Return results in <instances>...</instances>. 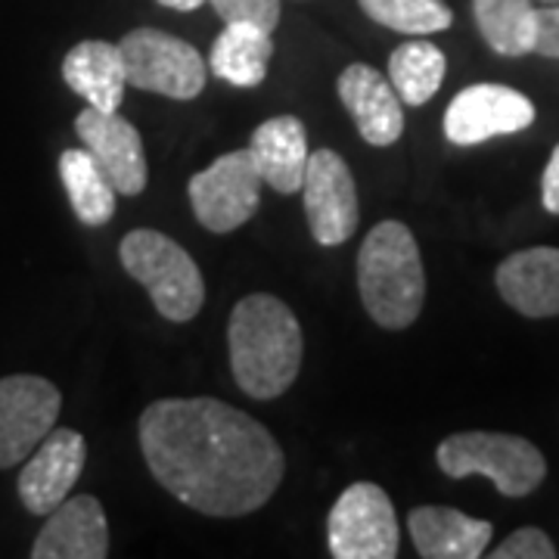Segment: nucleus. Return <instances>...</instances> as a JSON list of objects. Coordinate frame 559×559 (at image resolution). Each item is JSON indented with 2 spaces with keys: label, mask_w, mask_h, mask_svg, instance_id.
<instances>
[{
  "label": "nucleus",
  "mask_w": 559,
  "mask_h": 559,
  "mask_svg": "<svg viewBox=\"0 0 559 559\" xmlns=\"http://www.w3.org/2000/svg\"><path fill=\"white\" fill-rule=\"evenodd\" d=\"M140 448L153 479L205 516L255 513L286 473L277 439L259 419L215 399L150 404Z\"/></svg>",
  "instance_id": "obj_1"
},
{
  "label": "nucleus",
  "mask_w": 559,
  "mask_h": 559,
  "mask_svg": "<svg viewBox=\"0 0 559 559\" xmlns=\"http://www.w3.org/2000/svg\"><path fill=\"white\" fill-rule=\"evenodd\" d=\"M360 10L401 35H436L451 28L454 13L444 0H358Z\"/></svg>",
  "instance_id": "obj_24"
},
{
  "label": "nucleus",
  "mask_w": 559,
  "mask_h": 559,
  "mask_svg": "<svg viewBox=\"0 0 559 559\" xmlns=\"http://www.w3.org/2000/svg\"><path fill=\"white\" fill-rule=\"evenodd\" d=\"M224 22H249L274 32L280 22V0H205Z\"/></svg>",
  "instance_id": "obj_25"
},
{
  "label": "nucleus",
  "mask_w": 559,
  "mask_h": 559,
  "mask_svg": "<svg viewBox=\"0 0 559 559\" xmlns=\"http://www.w3.org/2000/svg\"><path fill=\"white\" fill-rule=\"evenodd\" d=\"M340 100L370 146H392L404 134L401 97L389 75L367 62H355L340 75Z\"/></svg>",
  "instance_id": "obj_14"
},
{
  "label": "nucleus",
  "mask_w": 559,
  "mask_h": 559,
  "mask_svg": "<svg viewBox=\"0 0 559 559\" xmlns=\"http://www.w3.org/2000/svg\"><path fill=\"white\" fill-rule=\"evenodd\" d=\"M436 460L451 479H491L503 498H528L547 476L540 448L507 432H457L441 441Z\"/></svg>",
  "instance_id": "obj_5"
},
{
  "label": "nucleus",
  "mask_w": 559,
  "mask_h": 559,
  "mask_svg": "<svg viewBox=\"0 0 559 559\" xmlns=\"http://www.w3.org/2000/svg\"><path fill=\"white\" fill-rule=\"evenodd\" d=\"M358 289L367 314L382 330H404L419 318L426 301V271L407 224H377L358 255Z\"/></svg>",
  "instance_id": "obj_3"
},
{
  "label": "nucleus",
  "mask_w": 559,
  "mask_h": 559,
  "mask_svg": "<svg viewBox=\"0 0 559 559\" xmlns=\"http://www.w3.org/2000/svg\"><path fill=\"white\" fill-rule=\"evenodd\" d=\"M407 525L423 559H476L491 544V522L454 507H417Z\"/></svg>",
  "instance_id": "obj_17"
},
{
  "label": "nucleus",
  "mask_w": 559,
  "mask_h": 559,
  "mask_svg": "<svg viewBox=\"0 0 559 559\" xmlns=\"http://www.w3.org/2000/svg\"><path fill=\"white\" fill-rule=\"evenodd\" d=\"M60 389L44 377L16 373L0 380V469L28 457L57 426Z\"/></svg>",
  "instance_id": "obj_9"
},
{
  "label": "nucleus",
  "mask_w": 559,
  "mask_h": 559,
  "mask_svg": "<svg viewBox=\"0 0 559 559\" xmlns=\"http://www.w3.org/2000/svg\"><path fill=\"white\" fill-rule=\"evenodd\" d=\"M75 134L84 150L97 159L106 178L112 180L116 193L138 197L146 190V153L140 131L116 112H100L87 106L75 119Z\"/></svg>",
  "instance_id": "obj_13"
},
{
  "label": "nucleus",
  "mask_w": 559,
  "mask_h": 559,
  "mask_svg": "<svg viewBox=\"0 0 559 559\" xmlns=\"http://www.w3.org/2000/svg\"><path fill=\"white\" fill-rule=\"evenodd\" d=\"M444 72H448V60L429 40H407L395 47L389 60V81L401 103L407 106H423L426 100H432L439 94Z\"/></svg>",
  "instance_id": "obj_23"
},
{
  "label": "nucleus",
  "mask_w": 559,
  "mask_h": 559,
  "mask_svg": "<svg viewBox=\"0 0 559 559\" xmlns=\"http://www.w3.org/2000/svg\"><path fill=\"white\" fill-rule=\"evenodd\" d=\"M491 557L495 559H554L557 557V547H554V540H550L547 532H540V528H535V525H528V528L513 532L510 538H503V544L491 550Z\"/></svg>",
  "instance_id": "obj_26"
},
{
  "label": "nucleus",
  "mask_w": 559,
  "mask_h": 559,
  "mask_svg": "<svg viewBox=\"0 0 559 559\" xmlns=\"http://www.w3.org/2000/svg\"><path fill=\"white\" fill-rule=\"evenodd\" d=\"M230 370L246 395L280 399L301 370L305 340L299 318L277 296L252 293L237 301L227 323Z\"/></svg>",
  "instance_id": "obj_2"
},
{
  "label": "nucleus",
  "mask_w": 559,
  "mask_h": 559,
  "mask_svg": "<svg viewBox=\"0 0 559 559\" xmlns=\"http://www.w3.org/2000/svg\"><path fill=\"white\" fill-rule=\"evenodd\" d=\"M162 7H168V10H178V13H190V10H200L205 0H156Z\"/></svg>",
  "instance_id": "obj_29"
},
{
  "label": "nucleus",
  "mask_w": 559,
  "mask_h": 559,
  "mask_svg": "<svg viewBox=\"0 0 559 559\" xmlns=\"http://www.w3.org/2000/svg\"><path fill=\"white\" fill-rule=\"evenodd\" d=\"M305 215L311 224V237L320 246H342L355 237L360 218L358 187L352 168L336 150H314L308 156L305 180Z\"/></svg>",
  "instance_id": "obj_10"
},
{
  "label": "nucleus",
  "mask_w": 559,
  "mask_h": 559,
  "mask_svg": "<svg viewBox=\"0 0 559 559\" xmlns=\"http://www.w3.org/2000/svg\"><path fill=\"white\" fill-rule=\"evenodd\" d=\"M274 57L271 32L249 22H227L215 44L209 66L218 79L237 87H255L267 75V62Z\"/></svg>",
  "instance_id": "obj_20"
},
{
  "label": "nucleus",
  "mask_w": 559,
  "mask_h": 559,
  "mask_svg": "<svg viewBox=\"0 0 559 559\" xmlns=\"http://www.w3.org/2000/svg\"><path fill=\"white\" fill-rule=\"evenodd\" d=\"M66 84L100 112H116L124 97V60L119 44L106 40H81L62 60Z\"/></svg>",
  "instance_id": "obj_19"
},
{
  "label": "nucleus",
  "mask_w": 559,
  "mask_h": 559,
  "mask_svg": "<svg viewBox=\"0 0 559 559\" xmlns=\"http://www.w3.org/2000/svg\"><path fill=\"white\" fill-rule=\"evenodd\" d=\"M187 193L205 230L230 234L259 212L261 175L249 150H234L193 175Z\"/></svg>",
  "instance_id": "obj_8"
},
{
  "label": "nucleus",
  "mask_w": 559,
  "mask_h": 559,
  "mask_svg": "<svg viewBox=\"0 0 559 559\" xmlns=\"http://www.w3.org/2000/svg\"><path fill=\"white\" fill-rule=\"evenodd\" d=\"M124 79L168 100H193L205 87V60L193 44L162 28H134L119 40Z\"/></svg>",
  "instance_id": "obj_6"
},
{
  "label": "nucleus",
  "mask_w": 559,
  "mask_h": 559,
  "mask_svg": "<svg viewBox=\"0 0 559 559\" xmlns=\"http://www.w3.org/2000/svg\"><path fill=\"white\" fill-rule=\"evenodd\" d=\"M535 121V103L503 84H469L444 112V138L454 146H476L500 134L525 131Z\"/></svg>",
  "instance_id": "obj_11"
},
{
  "label": "nucleus",
  "mask_w": 559,
  "mask_h": 559,
  "mask_svg": "<svg viewBox=\"0 0 559 559\" xmlns=\"http://www.w3.org/2000/svg\"><path fill=\"white\" fill-rule=\"evenodd\" d=\"M87 460V441L75 429H50L20 473V498L28 513L50 516L75 488Z\"/></svg>",
  "instance_id": "obj_12"
},
{
  "label": "nucleus",
  "mask_w": 559,
  "mask_h": 559,
  "mask_svg": "<svg viewBox=\"0 0 559 559\" xmlns=\"http://www.w3.org/2000/svg\"><path fill=\"white\" fill-rule=\"evenodd\" d=\"M399 538L395 507L373 481L348 485L330 510L326 540L336 559H395Z\"/></svg>",
  "instance_id": "obj_7"
},
{
  "label": "nucleus",
  "mask_w": 559,
  "mask_h": 559,
  "mask_svg": "<svg viewBox=\"0 0 559 559\" xmlns=\"http://www.w3.org/2000/svg\"><path fill=\"white\" fill-rule=\"evenodd\" d=\"M246 150L264 183H271L277 193L286 197L299 193L311 153H308L305 124L296 116H277L259 124Z\"/></svg>",
  "instance_id": "obj_18"
},
{
  "label": "nucleus",
  "mask_w": 559,
  "mask_h": 559,
  "mask_svg": "<svg viewBox=\"0 0 559 559\" xmlns=\"http://www.w3.org/2000/svg\"><path fill=\"white\" fill-rule=\"evenodd\" d=\"M109 554V525L100 500L66 498L35 538V559H103Z\"/></svg>",
  "instance_id": "obj_15"
},
{
  "label": "nucleus",
  "mask_w": 559,
  "mask_h": 559,
  "mask_svg": "<svg viewBox=\"0 0 559 559\" xmlns=\"http://www.w3.org/2000/svg\"><path fill=\"white\" fill-rule=\"evenodd\" d=\"M535 53L547 57V60H559V3L557 7H538Z\"/></svg>",
  "instance_id": "obj_27"
},
{
  "label": "nucleus",
  "mask_w": 559,
  "mask_h": 559,
  "mask_svg": "<svg viewBox=\"0 0 559 559\" xmlns=\"http://www.w3.org/2000/svg\"><path fill=\"white\" fill-rule=\"evenodd\" d=\"M540 3H544V7H557L559 0H540Z\"/></svg>",
  "instance_id": "obj_30"
},
{
  "label": "nucleus",
  "mask_w": 559,
  "mask_h": 559,
  "mask_svg": "<svg viewBox=\"0 0 559 559\" xmlns=\"http://www.w3.org/2000/svg\"><path fill=\"white\" fill-rule=\"evenodd\" d=\"M60 178L72 212L87 227H103L116 215V187L106 178L97 159L87 150H66L60 156Z\"/></svg>",
  "instance_id": "obj_22"
},
{
  "label": "nucleus",
  "mask_w": 559,
  "mask_h": 559,
  "mask_svg": "<svg viewBox=\"0 0 559 559\" xmlns=\"http://www.w3.org/2000/svg\"><path fill=\"white\" fill-rule=\"evenodd\" d=\"M121 267L150 293L162 318L187 323L200 314L205 301V280L190 252L159 230H131L119 246Z\"/></svg>",
  "instance_id": "obj_4"
},
{
  "label": "nucleus",
  "mask_w": 559,
  "mask_h": 559,
  "mask_svg": "<svg viewBox=\"0 0 559 559\" xmlns=\"http://www.w3.org/2000/svg\"><path fill=\"white\" fill-rule=\"evenodd\" d=\"M540 202L550 215H559V143L554 146L544 178H540Z\"/></svg>",
  "instance_id": "obj_28"
},
{
  "label": "nucleus",
  "mask_w": 559,
  "mask_h": 559,
  "mask_svg": "<svg viewBox=\"0 0 559 559\" xmlns=\"http://www.w3.org/2000/svg\"><path fill=\"white\" fill-rule=\"evenodd\" d=\"M498 293L510 308L525 318H557L559 314V249L532 246L500 261Z\"/></svg>",
  "instance_id": "obj_16"
},
{
  "label": "nucleus",
  "mask_w": 559,
  "mask_h": 559,
  "mask_svg": "<svg viewBox=\"0 0 559 559\" xmlns=\"http://www.w3.org/2000/svg\"><path fill=\"white\" fill-rule=\"evenodd\" d=\"M473 13L485 44L500 57L535 53L538 7L535 0H473Z\"/></svg>",
  "instance_id": "obj_21"
}]
</instances>
